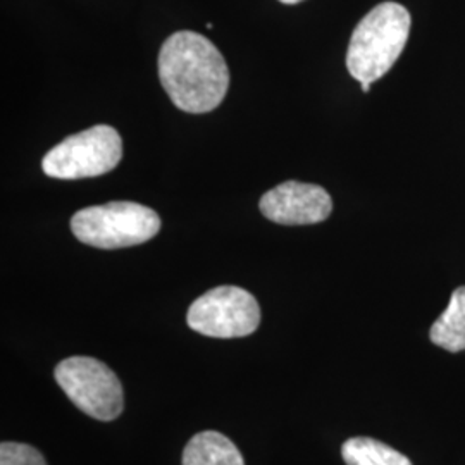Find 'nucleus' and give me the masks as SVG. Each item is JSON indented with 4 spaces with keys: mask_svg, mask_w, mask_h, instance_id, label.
<instances>
[{
    "mask_svg": "<svg viewBox=\"0 0 465 465\" xmlns=\"http://www.w3.org/2000/svg\"><path fill=\"white\" fill-rule=\"evenodd\" d=\"M282 4H286V5H293V4H299V2H303V0H280Z\"/></svg>",
    "mask_w": 465,
    "mask_h": 465,
    "instance_id": "nucleus-12",
    "label": "nucleus"
},
{
    "mask_svg": "<svg viewBox=\"0 0 465 465\" xmlns=\"http://www.w3.org/2000/svg\"><path fill=\"white\" fill-rule=\"evenodd\" d=\"M183 465H245V462L230 438L217 431H202L186 443Z\"/></svg>",
    "mask_w": 465,
    "mask_h": 465,
    "instance_id": "nucleus-8",
    "label": "nucleus"
},
{
    "mask_svg": "<svg viewBox=\"0 0 465 465\" xmlns=\"http://www.w3.org/2000/svg\"><path fill=\"white\" fill-rule=\"evenodd\" d=\"M262 216L284 226H305L326 221L332 211L331 195L319 184L286 182L262 195Z\"/></svg>",
    "mask_w": 465,
    "mask_h": 465,
    "instance_id": "nucleus-7",
    "label": "nucleus"
},
{
    "mask_svg": "<svg viewBox=\"0 0 465 465\" xmlns=\"http://www.w3.org/2000/svg\"><path fill=\"white\" fill-rule=\"evenodd\" d=\"M362 84V92H364V94H367V92L371 90V84H367V82H364V84Z\"/></svg>",
    "mask_w": 465,
    "mask_h": 465,
    "instance_id": "nucleus-13",
    "label": "nucleus"
},
{
    "mask_svg": "<svg viewBox=\"0 0 465 465\" xmlns=\"http://www.w3.org/2000/svg\"><path fill=\"white\" fill-rule=\"evenodd\" d=\"M0 465H47V462L44 455L30 445L4 441L0 445Z\"/></svg>",
    "mask_w": 465,
    "mask_h": 465,
    "instance_id": "nucleus-11",
    "label": "nucleus"
},
{
    "mask_svg": "<svg viewBox=\"0 0 465 465\" xmlns=\"http://www.w3.org/2000/svg\"><path fill=\"white\" fill-rule=\"evenodd\" d=\"M71 232L95 249H126L142 245L161 232V217L136 202H109L78 211L71 219Z\"/></svg>",
    "mask_w": 465,
    "mask_h": 465,
    "instance_id": "nucleus-3",
    "label": "nucleus"
},
{
    "mask_svg": "<svg viewBox=\"0 0 465 465\" xmlns=\"http://www.w3.org/2000/svg\"><path fill=\"white\" fill-rule=\"evenodd\" d=\"M54 378L82 412L97 420L111 422L124 407L123 386L113 369L94 357H69L59 362Z\"/></svg>",
    "mask_w": 465,
    "mask_h": 465,
    "instance_id": "nucleus-5",
    "label": "nucleus"
},
{
    "mask_svg": "<svg viewBox=\"0 0 465 465\" xmlns=\"http://www.w3.org/2000/svg\"><path fill=\"white\" fill-rule=\"evenodd\" d=\"M157 67L169 99L190 114L214 111L230 88V69L223 54L195 32L171 35L159 52Z\"/></svg>",
    "mask_w": 465,
    "mask_h": 465,
    "instance_id": "nucleus-1",
    "label": "nucleus"
},
{
    "mask_svg": "<svg viewBox=\"0 0 465 465\" xmlns=\"http://www.w3.org/2000/svg\"><path fill=\"white\" fill-rule=\"evenodd\" d=\"M430 338L440 349L451 353L465 350V286H459L450 299L445 312L431 326Z\"/></svg>",
    "mask_w": 465,
    "mask_h": 465,
    "instance_id": "nucleus-9",
    "label": "nucleus"
},
{
    "mask_svg": "<svg viewBox=\"0 0 465 465\" xmlns=\"http://www.w3.org/2000/svg\"><path fill=\"white\" fill-rule=\"evenodd\" d=\"M123 157V140L113 126L97 124L71 134L55 145L42 161L50 178L84 180L95 178L116 169Z\"/></svg>",
    "mask_w": 465,
    "mask_h": 465,
    "instance_id": "nucleus-4",
    "label": "nucleus"
},
{
    "mask_svg": "<svg viewBox=\"0 0 465 465\" xmlns=\"http://www.w3.org/2000/svg\"><path fill=\"white\" fill-rule=\"evenodd\" d=\"M341 457L347 465H412L399 450L366 436L347 440L341 447Z\"/></svg>",
    "mask_w": 465,
    "mask_h": 465,
    "instance_id": "nucleus-10",
    "label": "nucleus"
},
{
    "mask_svg": "<svg viewBox=\"0 0 465 465\" xmlns=\"http://www.w3.org/2000/svg\"><path fill=\"white\" fill-rule=\"evenodd\" d=\"M193 331L211 338H243L257 331L261 307L255 297L238 286H217L195 300L186 314Z\"/></svg>",
    "mask_w": 465,
    "mask_h": 465,
    "instance_id": "nucleus-6",
    "label": "nucleus"
},
{
    "mask_svg": "<svg viewBox=\"0 0 465 465\" xmlns=\"http://www.w3.org/2000/svg\"><path fill=\"white\" fill-rule=\"evenodd\" d=\"M411 13L397 2H382L362 17L350 38L349 73L361 84L382 78L399 61L411 34Z\"/></svg>",
    "mask_w": 465,
    "mask_h": 465,
    "instance_id": "nucleus-2",
    "label": "nucleus"
}]
</instances>
